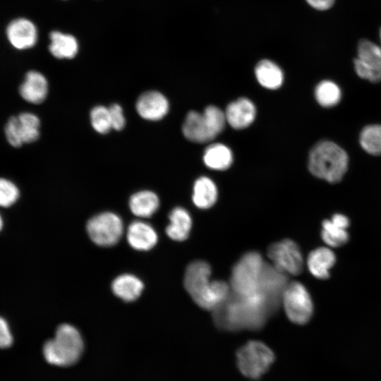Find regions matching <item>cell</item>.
<instances>
[{"label": "cell", "instance_id": "ffe728a7", "mask_svg": "<svg viewBox=\"0 0 381 381\" xmlns=\"http://www.w3.org/2000/svg\"><path fill=\"white\" fill-rule=\"evenodd\" d=\"M114 294L126 301L138 298L143 289V282L135 276L124 274L117 277L112 282Z\"/></svg>", "mask_w": 381, "mask_h": 381}, {"label": "cell", "instance_id": "4dcf8cb0", "mask_svg": "<svg viewBox=\"0 0 381 381\" xmlns=\"http://www.w3.org/2000/svg\"><path fill=\"white\" fill-rule=\"evenodd\" d=\"M306 1L315 9L325 11L331 8L335 0H306Z\"/></svg>", "mask_w": 381, "mask_h": 381}, {"label": "cell", "instance_id": "cb8c5ba5", "mask_svg": "<svg viewBox=\"0 0 381 381\" xmlns=\"http://www.w3.org/2000/svg\"><path fill=\"white\" fill-rule=\"evenodd\" d=\"M315 96L321 106L331 107L339 102L341 93L336 83L330 80H323L315 87Z\"/></svg>", "mask_w": 381, "mask_h": 381}, {"label": "cell", "instance_id": "1f68e13d", "mask_svg": "<svg viewBox=\"0 0 381 381\" xmlns=\"http://www.w3.org/2000/svg\"><path fill=\"white\" fill-rule=\"evenodd\" d=\"M336 226L346 229L349 226V219L342 214H334L330 219Z\"/></svg>", "mask_w": 381, "mask_h": 381}, {"label": "cell", "instance_id": "6da1fadb", "mask_svg": "<svg viewBox=\"0 0 381 381\" xmlns=\"http://www.w3.org/2000/svg\"><path fill=\"white\" fill-rule=\"evenodd\" d=\"M210 275L211 267L207 262L194 261L186 270L184 286L198 306L213 311L228 298L231 289L224 281H210Z\"/></svg>", "mask_w": 381, "mask_h": 381}, {"label": "cell", "instance_id": "44dd1931", "mask_svg": "<svg viewBox=\"0 0 381 381\" xmlns=\"http://www.w3.org/2000/svg\"><path fill=\"white\" fill-rule=\"evenodd\" d=\"M158 196L150 190L138 191L131 195L129 207L132 213L140 217H149L158 209Z\"/></svg>", "mask_w": 381, "mask_h": 381}, {"label": "cell", "instance_id": "7c38bea8", "mask_svg": "<svg viewBox=\"0 0 381 381\" xmlns=\"http://www.w3.org/2000/svg\"><path fill=\"white\" fill-rule=\"evenodd\" d=\"M6 36L11 45L17 49H27L35 46L37 41V30L30 20L18 18L9 23Z\"/></svg>", "mask_w": 381, "mask_h": 381}, {"label": "cell", "instance_id": "8fae6325", "mask_svg": "<svg viewBox=\"0 0 381 381\" xmlns=\"http://www.w3.org/2000/svg\"><path fill=\"white\" fill-rule=\"evenodd\" d=\"M135 109L143 119L155 121L167 114L169 104L166 97L161 92L147 91L138 98Z\"/></svg>", "mask_w": 381, "mask_h": 381}, {"label": "cell", "instance_id": "5bb4252c", "mask_svg": "<svg viewBox=\"0 0 381 381\" xmlns=\"http://www.w3.org/2000/svg\"><path fill=\"white\" fill-rule=\"evenodd\" d=\"M48 90V82L45 76L37 71H30L20 86L19 92L25 101L37 104L44 102Z\"/></svg>", "mask_w": 381, "mask_h": 381}, {"label": "cell", "instance_id": "e0dca14e", "mask_svg": "<svg viewBox=\"0 0 381 381\" xmlns=\"http://www.w3.org/2000/svg\"><path fill=\"white\" fill-rule=\"evenodd\" d=\"M170 223L166 228L167 236L172 240L182 241L188 237L192 219L188 212L180 207L174 208L169 215Z\"/></svg>", "mask_w": 381, "mask_h": 381}, {"label": "cell", "instance_id": "4fadbf2b", "mask_svg": "<svg viewBox=\"0 0 381 381\" xmlns=\"http://www.w3.org/2000/svg\"><path fill=\"white\" fill-rule=\"evenodd\" d=\"M226 123L235 129L249 126L256 116V108L248 98L241 97L228 104L224 111Z\"/></svg>", "mask_w": 381, "mask_h": 381}, {"label": "cell", "instance_id": "484cf974", "mask_svg": "<svg viewBox=\"0 0 381 381\" xmlns=\"http://www.w3.org/2000/svg\"><path fill=\"white\" fill-rule=\"evenodd\" d=\"M321 238L330 247H339L347 243L349 234L346 229L336 226L330 219H325L322 224Z\"/></svg>", "mask_w": 381, "mask_h": 381}, {"label": "cell", "instance_id": "d4e9b609", "mask_svg": "<svg viewBox=\"0 0 381 381\" xmlns=\"http://www.w3.org/2000/svg\"><path fill=\"white\" fill-rule=\"evenodd\" d=\"M360 143L368 153L381 155V125L375 124L365 127L360 135Z\"/></svg>", "mask_w": 381, "mask_h": 381}, {"label": "cell", "instance_id": "277c9868", "mask_svg": "<svg viewBox=\"0 0 381 381\" xmlns=\"http://www.w3.org/2000/svg\"><path fill=\"white\" fill-rule=\"evenodd\" d=\"M226 123L224 112L216 106L210 105L202 113L189 111L182 131L188 140L204 143L214 139L224 130Z\"/></svg>", "mask_w": 381, "mask_h": 381}, {"label": "cell", "instance_id": "7a4b0ae2", "mask_svg": "<svg viewBox=\"0 0 381 381\" xmlns=\"http://www.w3.org/2000/svg\"><path fill=\"white\" fill-rule=\"evenodd\" d=\"M348 162V155L341 147L333 142L322 140L310 150L308 168L315 176L335 183L343 178Z\"/></svg>", "mask_w": 381, "mask_h": 381}, {"label": "cell", "instance_id": "d6a6232c", "mask_svg": "<svg viewBox=\"0 0 381 381\" xmlns=\"http://www.w3.org/2000/svg\"><path fill=\"white\" fill-rule=\"evenodd\" d=\"M3 226H4V220H3V218L0 214V231L3 228Z\"/></svg>", "mask_w": 381, "mask_h": 381}, {"label": "cell", "instance_id": "ba28073f", "mask_svg": "<svg viewBox=\"0 0 381 381\" xmlns=\"http://www.w3.org/2000/svg\"><path fill=\"white\" fill-rule=\"evenodd\" d=\"M40 126V121L37 115L23 112L8 119L4 128L5 136L11 146L19 147L38 139Z\"/></svg>", "mask_w": 381, "mask_h": 381}, {"label": "cell", "instance_id": "7402d4cb", "mask_svg": "<svg viewBox=\"0 0 381 381\" xmlns=\"http://www.w3.org/2000/svg\"><path fill=\"white\" fill-rule=\"evenodd\" d=\"M258 83L264 87L276 90L281 87L284 75L281 68L270 60H262L255 68Z\"/></svg>", "mask_w": 381, "mask_h": 381}, {"label": "cell", "instance_id": "8992f818", "mask_svg": "<svg viewBox=\"0 0 381 381\" xmlns=\"http://www.w3.org/2000/svg\"><path fill=\"white\" fill-rule=\"evenodd\" d=\"M289 320L298 325H304L311 318L313 303L307 289L299 282H288L285 286L282 301Z\"/></svg>", "mask_w": 381, "mask_h": 381}, {"label": "cell", "instance_id": "d6986e66", "mask_svg": "<svg viewBox=\"0 0 381 381\" xmlns=\"http://www.w3.org/2000/svg\"><path fill=\"white\" fill-rule=\"evenodd\" d=\"M217 188L214 181L207 176L198 178L193 185L192 200L200 209H208L217 201Z\"/></svg>", "mask_w": 381, "mask_h": 381}, {"label": "cell", "instance_id": "3957f363", "mask_svg": "<svg viewBox=\"0 0 381 381\" xmlns=\"http://www.w3.org/2000/svg\"><path fill=\"white\" fill-rule=\"evenodd\" d=\"M84 343L79 331L69 324H62L56 330L53 339L47 340L42 348L46 361L52 365L71 366L80 359Z\"/></svg>", "mask_w": 381, "mask_h": 381}, {"label": "cell", "instance_id": "52a82bcc", "mask_svg": "<svg viewBox=\"0 0 381 381\" xmlns=\"http://www.w3.org/2000/svg\"><path fill=\"white\" fill-rule=\"evenodd\" d=\"M87 234L91 240L100 246H111L121 238L123 225L121 219L110 212L99 213L87 223Z\"/></svg>", "mask_w": 381, "mask_h": 381}, {"label": "cell", "instance_id": "9a60e30c", "mask_svg": "<svg viewBox=\"0 0 381 381\" xmlns=\"http://www.w3.org/2000/svg\"><path fill=\"white\" fill-rule=\"evenodd\" d=\"M127 239L132 248L138 250H147L157 243V234L150 224L142 221H135L128 228Z\"/></svg>", "mask_w": 381, "mask_h": 381}, {"label": "cell", "instance_id": "836d02e7", "mask_svg": "<svg viewBox=\"0 0 381 381\" xmlns=\"http://www.w3.org/2000/svg\"><path fill=\"white\" fill-rule=\"evenodd\" d=\"M380 40H381V29H380Z\"/></svg>", "mask_w": 381, "mask_h": 381}, {"label": "cell", "instance_id": "4316f807", "mask_svg": "<svg viewBox=\"0 0 381 381\" xmlns=\"http://www.w3.org/2000/svg\"><path fill=\"white\" fill-rule=\"evenodd\" d=\"M90 119L94 130L100 134L107 133L112 129L109 107L102 105L93 107Z\"/></svg>", "mask_w": 381, "mask_h": 381}, {"label": "cell", "instance_id": "f546056e", "mask_svg": "<svg viewBox=\"0 0 381 381\" xmlns=\"http://www.w3.org/2000/svg\"><path fill=\"white\" fill-rule=\"evenodd\" d=\"M13 342V337L7 320L0 316V349H7Z\"/></svg>", "mask_w": 381, "mask_h": 381}, {"label": "cell", "instance_id": "5b68a950", "mask_svg": "<svg viewBox=\"0 0 381 381\" xmlns=\"http://www.w3.org/2000/svg\"><path fill=\"white\" fill-rule=\"evenodd\" d=\"M236 358L241 373L249 378L257 379L268 370L274 355L262 342L250 341L238 349Z\"/></svg>", "mask_w": 381, "mask_h": 381}, {"label": "cell", "instance_id": "f1b7e54d", "mask_svg": "<svg viewBox=\"0 0 381 381\" xmlns=\"http://www.w3.org/2000/svg\"><path fill=\"white\" fill-rule=\"evenodd\" d=\"M112 129L120 131L126 124V119L122 107L118 104H113L109 107Z\"/></svg>", "mask_w": 381, "mask_h": 381}, {"label": "cell", "instance_id": "9c48e42d", "mask_svg": "<svg viewBox=\"0 0 381 381\" xmlns=\"http://www.w3.org/2000/svg\"><path fill=\"white\" fill-rule=\"evenodd\" d=\"M267 256L272 265L286 274L297 275L303 270V259L300 248L291 239L271 244L267 250Z\"/></svg>", "mask_w": 381, "mask_h": 381}, {"label": "cell", "instance_id": "ac0fdd59", "mask_svg": "<svg viewBox=\"0 0 381 381\" xmlns=\"http://www.w3.org/2000/svg\"><path fill=\"white\" fill-rule=\"evenodd\" d=\"M49 49L54 57L60 59H70L77 54L78 44L76 39L71 35L52 31L49 35Z\"/></svg>", "mask_w": 381, "mask_h": 381}, {"label": "cell", "instance_id": "83f0119b", "mask_svg": "<svg viewBox=\"0 0 381 381\" xmlns=\"http://www.w3.org/2000/svg\"><path fill=\"white\" fill-rule=\"evenodd\" d=\"M19 196L20 190L13 181L0 178V207H11L17 202Z\"/></svg>", "mask_w": 381, "mask_h": 381}, {"label": "cell", "instance_id": "603a6c76", "mask_svg": "<svg viewBox=\"0 0 381 381\" xmlns=\"http://www.w3.org/2000/svg\"><path fill=\"white\" fill-rule=\"evenodd\" d=\"M205 166L214 170H225L233 162V154L231 150L224 144L214 143L209 145L203 154Z\"/></svg>", "mask_w": 381, "mask_h": 381}, {"label": "cell", "instance_id": "2e32d148", "mask_svg": "<svg viewBox=\"0 0 381 381\" xmlns=\"http://www.w3.org/2000/svg\"><path fill=\"white\" fill-rule=\"evenodd\" d=\"M336 262L334 253L326 247L312 250L307 259V265L312 275L319 279L329 277V270Z\"/></svg>", "mask_w": 381, "mask_h": 381}, {"label": "cell", "instance_id": "30bf717a", "mask_svg": "<svg viewBox=\"0 0 381 381\" xmlns=\"http://www.w3.org/2000/svg\"><path fill=\"white\" fill-rule=\"evenodd\" d=\"M358 56L354 59L357 75L373 83L381 81V48L371 41H359Z\"/></svg>", "mask_w": 381, "mask_h": 381}]
</instances>
